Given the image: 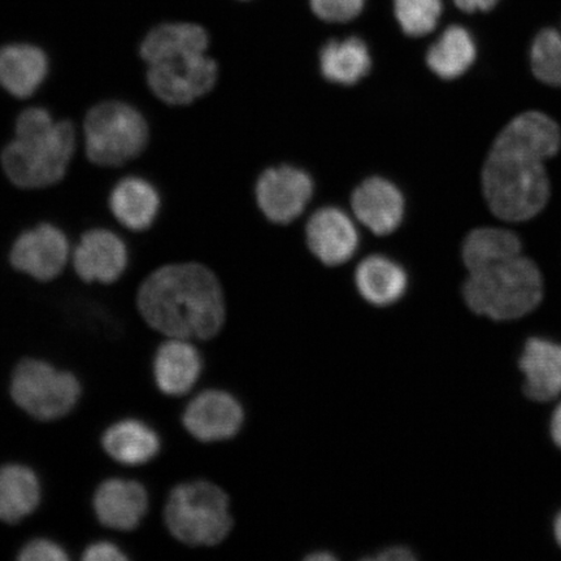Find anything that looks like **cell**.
Here are the masks:
<instances>
[{
  "label": "cell",
  "instance_id": "1",
  "mask_svg": "<svg viewBox=\"0 0 561 561\" xmlns=\"http://www.w3.org/2000/svg\"><path fill=\"white\" fill-rule=\"evenodd\" d=\"M561 130L538 111L524 112L496 136L482 170V191L501 220L533 219L549 203L551 184L545 163L556 157Z\"/></svg>",
  "mask_w": 561,
  "mask_h": 561
},
{
  "label": "cell",
  "instance_id": "2",
  "mask_svg": "<svg viewBox=\"0 0 561 561\" xmlns=\"http://www.w3.org/2000/svg\"><path fill=\"white\" fill-rule=\"evenodd\" d=\"M136 307L147 327L165 339L210 341L227 321L220 280L198 262H171L151 271L138 286Z\"/></svg>",
  "mask_w": 561,
  "mask_h": 561
},
{
  "label": "cell",
  "instance_id": "3",
  "mask_svg": "<svg viewBox=\"0 0 561 561\" xmlns=\"http://www.w3.org/2000/svg\"><path fill=\"white\" fill-rule=\"evenodd\" d=\"M209 34L188 20H164L140 38L137 55L147 90L170 108H184L210 93L219 66L208 55Z\"/></svg>",
  "mask_w": 561,
  "mask_h": 561
},
{
  "label": "cell",
  "instance_id": "4",
  "mask_svg": "<svg viewBox=\"0 0 561 561\" xmlns=\"http://www.w3.org/2000/svg\"><path fill=\"white\" fill-rule=\"evenodd\" d=\"M11 135L0 149V170L16 191H46L68 178L79 147L75 122L30 105L13 117Z\"/></svg>",
  "mask_w": 561,
  "mask_h": 561
},
{
  "label": "cell",
  "instance_id": "5",
  "mask_svg": "<svg viewBox=\"0 0 561 561\" xmlns=\"http://www.w3.org/2000/svg\"><path fill=\"white\" fill-rule=\"evenodd\" d=\"M82 140L91 167L115 170L145 156L152 129L136 104L122 98H103L82 117Z\"/></svg>",
  "mask_w": 561,
  "mask_h": 561
},
{
  "label": "cell",
  "instance_id": "6",
  "mask_svg": "<svg viewBox=\"0 0 561 561\" xmlns=\"http://www.w3.org/2000/svg\"><path fill=\"white\" fill-rule=\"evenodd\" d=\"M466 304L493 320H515L541 304L543 278L537 264L523 255L468 272Z\"/></svg>",
  "mask_w": 561,
  "mask_h": 561
},
{
  "label": "cell",
  "instance_id": "7",
  "mask_svg": "<svg viewBox=\"0 0 561 561\" xmlns=\"http://www.w3.org/2000/svg\"><path fill=\"white\" fill-rule=\"evenodd\" d=\"M163 520L172 538L188 547L220 545L234 525L229 495L207 480L178 483L168 493Z\"/></svg>",
  "mask_w": 561,
  "mask_h": 561
},
{
  "label": "cell",
  "instance_id": "8",
  "mask_svg": "<svg viewBox=\"0 0 561 561\" xmlns=\"http://www.w3.org/2000/svg\"><path fill=\"white\" fill-rule=\"evenodd\" d=\"M13 404L39 423H54L73 412L82 397V383L73 371L38 357H24L12 369Z\"/></svg>",
  "mask_w": 561,
  "mask_h": 561
},
{
  "label": "cell",
  "instance_id": "9",
  "mask_svg": "<svg viewBox=\"0 0 561 561\" xmlns=\"http://www.w3.org/2000/svg\"><path fill=\"white\" fill-rule=\"evenodd\" d=\"M70 257L69 237L65 229L51 221H39L20 230L7 251L11 268L39 284L59 278Z\"/></svg>",
  "mask_w": 561,
  "mask_h": 561
},
{
  "label": "cell",
  "instance_id": "10",
  "mask_svg": "<svg viewBox=\"0 0 561 561\" xmlns=\"http://www.w3.org/2000/svg\"><path fill=\"white\" fill-rule=\"evenodd\" d=\"M73 271L82 283L110 286L121 280L128 271V244L116 231L93 227L81 231L72 250Z\"/></svg>",
  "mask_w": 561,
  "mask_h": 561
},
{
  "label": "cell",
  "instance_id": "11",
  "mask_svg": "<svg viewBox=\"0 0 561 561\" xmlns=\"http://www.w3.org/2000/svg\"><path fill=\"white\" fill-rule=\"evenodd\" d=\"M244 423V410L231 392L207 389L185 405L181 424L188 436L202 444H216L234 438Z\"/></svg>",
  "mask_w": 561,
  "mask_h": 561
},
{
  "label": "cell",
  "instance_id": "12",
  "mask_svg": "<svg viewBox=\"0 0 561 561\" xmlns=\"http://www.w3.org/2000/svg\"><path fill=\"white\" fill-rule=\"evenodd\" d=\"M313 194V182L305 171L291 165L266 170L256 184V201L266 219L289 224L305 213Z\"/></svg>",
  "mask_w": 561,
  "mask_h": 561
},
{
  "label": "cell",
  "instance_id": "13",
  "mask_svg": "<svg viewBox=\"0 0 561 561\" xmlns=\"http://www.w3.org/2000/svg\"><path fill=\"white\" fill-rule=\"evenodd\" d=\"M91 504L103 528L130 533L138 529L149 514L150 495L140 481L110 477L96 486Z\"/></svg>",
  "mask_w": 561,
  "mask_h": 561
},
{
  "label": "cell",
  "instance_id": "14",
  "mask_svg": "<svg viewBox=\"0 0 561 561\" xmlns=\"http://www.w3.org/2000/svg\"><path fill=\"white\" fill-rule=\"evenodd\" d=\"M50 73V55L42 45L21 39L0 44V90L12 100H31Z\"/></svg>",
  "mask_w": 561,
  "mask_h": 561
},
{
  "label": "cell",
  "instance_id": "15",
  "mask_svg": "<svg viewBox=\"0 0 561 561\" xmlns=\"http://www.w3.org/2000/svg\"><path fill=\"white\" fill-rule=\"evenodd\" d=\"M163 199L152 181L140 174L118 179L110 188L107 208L118 226L131 233H145L156 226Z\"/></svg>",
  "mask_w": 561,
  "mask_h": 561
},
{
  "label": "cell",
  "instance_id": "16",
  "mask_svg": "<svg viewBox=\"0 0 561 561\" xmlns=\"http://www.w3.org/2000/svg\"><path fill=\"white\" fill-rule=\"evenodd\" d=\"M203 371L201 351L188 340L167 339L151 363L153 383L161 394L185 397L198 383Z\"/></svg>",
  "mask_w": 561,
  "mask_h": 561
},
{
  "label": "cell",
  "instance_id": "17",
  "mask_svg": "<svg viewBox=\"0 0 561 561\" xmlns=\"http://www.w3.org/2000/svg\"><path fill=\"white\" fill-rule=\"evenodd\" d=\"M306 236L312 254L329 266L347 263L359 245L354 221L335 207L316 210L307 222Z\"/></svg>",
  "mask_w": 561,
  "mask_h": 561
},
{
  "label": "cell",
  "instance_id": "18",
  "mask_svg": "<svg viewBox=\"0 0 561 561\" xmlns=\"http://www.w3.org/2000/svg\"><path fill=\"white\" fill-rule=\"evenodd\" d=\"M356 219L371 233L388 236L401 226L404 217V198L392 182L371 178L356 187L351 199Z\"/></svg>",
  "mask_w": 561,
  "mask_h": 561
},
{
  "label": "cell",
  "instance_id": "19",
  "mask_svg": "<svg viewBox=\"0 0 561 561\" xmlns=\"http://www.w3.org/2000/svg\"><path fill=\"white\" fill-rule=\"evenodd\" d=\"M101 447L123 467H144L158 458L161 438L156 427L137 417H124L105 427Z\"/></svg>",
  "mask_w": 561,
  "mask_h": 561
},
{
  "label": "cell",
  "instance_id": "20",
  "mask_svg": "<svg viewBox=\"0 0 561 561\" xmlns=\"http://www.w3.org/2000/svg\"><path fill=\"white\" fill-rule=\"evenodd\" d=\"M42 483L37 473L23 462L0 466V522L18 525L37 512Z\"/></svg>",
  "mask_w": 561,
  "mask_h": 561
},
{
  "label": "cell",
  "instance_id": "21",
  "mask_svg": "<svg viewBox=\"0 0 561 561\" xmlns=\"http://www.w3.org/2000/svg\"><path fill=\"white\" fill-rule=\"evenodd\" d=\"M526 396L538 402L551 401L561 392V345L542 339L526 342L520 359Z\"/></svg>",
  "mask_w": 561,
  "mask_h": 561
},
{
  "label": "cell",
  "instance_id": "22",
  "mask_svg": "<svg viewBox=\"0 0 561 561\" xmlns=\"http://www.w3.org/2000/svg\"><path fill=\"white\" fill-rule=\"evenodd\" d=\"M355 285L362 298L376 307H389L404 297L409 276L403 266L383 255H371L357 265Z\"/></svg>",
  "mask_w": 561,
  "mask_h": 561
},
{
  "label": "cell",
  "instance_id": "23",
  "mask_svg": "<svg viewBox=\"0 0 561 561\" xmlns=\"http://www.w3.org/2000/svg\"><path fill=\"white\" fill-rule=\"evenodd\" d=\"M369 50L360 38L331 41L320 54L321 72L328 81L339 85H354L369 72Z\"/></svg>",
  "mask_w": 561,
  "mask_h": 561
},
{
  "label": "cell",
  "instance_id": "24",
  "mask_svg": "<svg viewBox=\"0 0 561 561\" xmlns=\"http://www.w3.org/2000/svg\"><path fill=\"white\" fill-rule=\"evenodd\" d=\"M477 56L474 39L465 27L453 25L442 33L426 55L427 67L444 80H455L468 72Z\"/></svg>",
  "mask_w": 561,
  "mask_h": 561
},
{
  "label": "cell",
  "instance_id": "25",
  "mask_svg": "<svg viewBox=\"0 0 561 561\" xmlns=\"http://www.w3.org/2000/svg\"><path fill=\"white\" fill-rule=\"evenodd\" d=\"M523 244L514 231L480 228L471 231L462 244V262L468 272L522 255Z\"/></svg>",
  "mask_w": 561,
  "mask_h": 561
},
{
  "label": "cell",
  "instance_id": "26",
  "mask_svg": "<svg viewBox=\"0 0 561 561\" xmlns=\"http://www.w3.org/2000/svg\"><path fill=\"white\" fill-rule=\"evenodd\" d=\"M530 62L539 81L561 88V34L557 30L538 33L531 45Z\"/></svg>",
  "mask_w": 561,
  "mask_h": 561
},
{
  "label": "cell",
  "instance_id": "27",
  "mask_svg": "<svg viewBox=\"0 0 561 561\" xmlns=\"http://www.w3.org/2000/svg\"><path fill=\"white\" fill-rule=\"evenodd\" d=\"M394 9L402 31L411 37H423L437 26L442 0H394Z\"/></svg>",
  "mask_w": 561,
  "mask_h": 561
},
{
  "label": "cell",
  "instance_id": "28",
  "mask_svg": "<svg viewBox=\"0 0 561 561\" xmlns=\"http://www.w3.org/2000/svg\"><path fill=\"white\" fill-rule=\"evenodd\" d=\"M366 0H311L314 15L328 23H347L364 9Z\"/></svg>",
  "mask_w": 561,
  "mask_h": 561
},
{
  "label": "cell",
  "instance_id": "29",
  "mask_svg": "<svg viewBox=\"0 0 561 561\" xmlns=\"http://www.w3.org/2000/svg\"><path fill=\"white\" fill-rule=\"evenodd\" d=\"M19 561H68L70 557L60 543L51 538H32L20 547Z\"/></svg>",
  "mask_w": 561,
  "mask_h": 561
},
{
  "label": "cell",
  "instance_id": "30",
  "mask_svg": "<svg viewBox=\"0 0 561 561\" xmlns=\"http://www.w3.org/2000/svg\"><path fill=\"white\" fill-rule=\"evenodd\" d=\"M81 560L83 561H128L129 557L115 542L101 539V541L91 542L82 550Z\"/></svg>",
  "mask_w": 561,
  "mask_h": 561
},
{
  "label": "cell",
  "instance_id": "31",
  "mask_svg": "<svg viewBox=\"0 0 561 561\" xmlns=\"http://www.w3.org/2000/svg\"><path fill=\"white\" fill-rule=\"evenodd\" d=\"M416 553L407 546H391L378 551L376 556L368 558L378 561H410L415 560Z\"/></svg>",
  "mask_w": 561,
  "mask_h": 561
},
{
  "label": "cell",
  "instance_id": "32",
  "mask_svg": "<svg viewBox=\"0 0 561 561\" xmlns=\"http://www.w3.org/2000/svg\"><path fill=\"white\" fill-rule=\"evenodd\" d=\"M461 11L472 13L477 11H490L500 0H454Z\"/></svg>",
  "mask_w": 561,
  "mask_h": 561
},
{
  "label": "cell",
  "instance_id": "33",
  "mask_svg": "<svg viewBox=\"0 0 561 561\" xmlns=\"http://www.w3.org/2000/svg\"><path fill=\"white\" fill-rule=\"evenodd\" d=\"M551 433L553 440H556V444L561 448V404L558 407L556 412H553Z\"/></svg>",
  "mask_w": 561,
  "mask_h": 561
},
{
  "label": "cell",
  "instance_id": "34",
  "mask_svg": "<svg viewBox=\"0 0 561 561\" xmlns=\"http://www.w3.org/2000/svg\"><path fill=\"white\" fill-rule=\"evenodd\" d=\"M308 560H332V559H335L334 556H332V553H329V552H319L318 556H311L307 558Z\"/></svg>",
  "mask_w": 561,
  "mask_h": 561
},
{
  "label": "cell",
  "instance_id": "35",
  "mask_svg": "<svg viewBox=\"0 0 561 561\" xmlns=\"http://www.w3.org/2000/svg\"><path fill=\"white\" fill-rule=\"evenodd\" d=\"M553 529H556L557 541L561 546V512L557 517L556 525H553Z\"/></svg>",
  "mask_w": 561,
  "mask_h": 561
}]
</instances>
